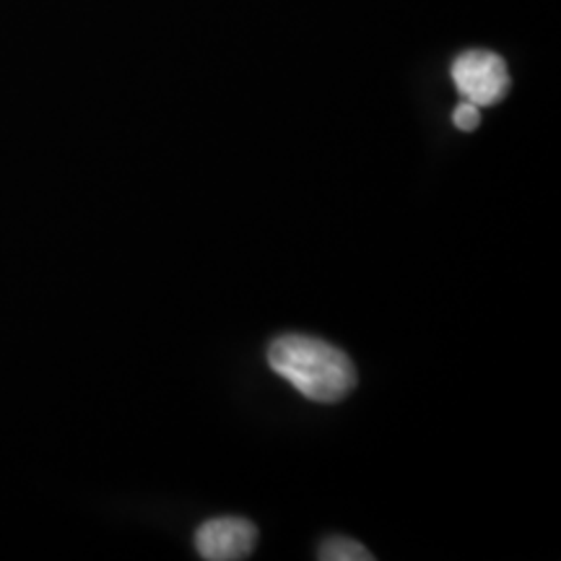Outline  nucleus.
Here are the masks:
<instances>
[{"instance_id":"f257e3e1","label":"nucleus","mask_w":561,"mask_h":561,"mask_svg":"<svg viewBox=\"0 0 561 561\" xmlns=\"http://www.w3.org/2000/svg\"><path fill=\"white\" fill-rule=\"evenodd\" d=\"M268 364L314 403H339L356 385L354 362L339 346L310 335H280L271 343Z\"/></svg>"},{"instance_id":"20e7f679","label":"nucleus","mask_w":561,"mask_h":561,"mask_svg":"<svg viewBox=\"0 0 561 561\" xmlns=\"http://www.w3.org/2000/svg\"><path fill=\"white\" fill-rule=\"evenodd\" d=\"M318 557L322 561H371L375 557L362 543L351 541L346 536H333L320 543Z\"/></svg>"},{"instance_id":"f03ea898","label":"nucleus","mask_w":561,"mask_h":561,"mask_svg":"<svg viewBox=\"0 0 561 561\" xmlns=\"http://www.w3.org/2000/svg\"><path fill=\"white\" fill-rule=\"evenodd\" d=\"M450 76L462 100L473 102L476 107L500 104L512 87L507 62L489 50H468L458 55L450 68Z\"/></svg>"},{"instance_id":"7ed1b4c3","label":"nucleus","mask_w":561,"mask_h":561,"mask_svg":"<svg viewBox=\"0 0 561 561\" xmlns=\"http://www.w3.org/2000/svg\"><path fill=\"white\" fill-rule=\"evenodd\" d=\"M257 528L244 517H214L195 530V549L206 561H240L255 551Z\"/></svg>"},{"instance_id":"39448f33","label":"nucleus","mask_w":561,"mask_h":561,"mask_svg":"<svg viewBox=\"0 0 561 561\" xmlns=\"http://www.w3.org/2000/svg\"><path fill=\"white\" fill-rule=\"evenodd\" d=\"M453 123H455V128L462 130V133L476 130V128H479V123H481V107H476L473 102L462 100V104H458V107H455V112H453Z\"/></svg>"}]
</instances>
